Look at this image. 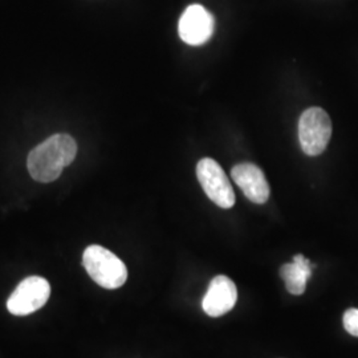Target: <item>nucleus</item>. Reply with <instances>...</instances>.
<instances>
[{
    "instance_id": "1",
    "label": "nucleus",
    "mask_w": 358,
    "mask_h": 358,
    "mask_svg": "<svg viewBox=\"0 0 358 358\" xmlns=\"http://www.w3.org/2000/svg\"><path fill=\"white\" fill-rule=\"evenodd\" d=\"M77 154V143L68 134H55L41 142L28 155V171L31 177L43 183L59 178L65 167L69 166Z\"/></svg>"
},
{
    "instance_id": "2",
    "label": "nucleus",
    "mask_w": 358,
    "mask_h": 358,
    "mask_svg": "<svg viewBox=\"0 0 358 358\" xmlns=\"http://www.w3.org/2000/svg\"><path fill=\"white\" fill-rule=\"evenodd\" d=\"M84 268L92 280L105 289H117L128 279V268L124 262L101 245H90L83 255Z\"/></svg>"
},
{
    "instance_id": "3",
    "label": "nucleus",
    "mask_w": 358,
    "mask_h": 358,
    "mask_svg": "<svg viewBox=\"0 0 358 358\" xmlns=\"http://www.w3.org/2000/svg\"><path fill=\"white\" fill-rule=\"evenodd\" d=\"M332 137V121L321 108H309L299 120V141L309 157L320 155Z\"/></svg>"
},
{
    "instance_id": "4",
    "label": "nucleus",
    "mask_w": 358,
    "mask_h": 358,
    "mask_svg": "<svg viewBox=\"0 0 358 358\" xmlns=\"http://www.w3.org/2000/svg\"><path fill=\"white\" fill-rule=\"evenodd\" d=\"M50 294V282L41 276H29L17 284L7 301V309L13 316L31 315L45 306Z\"/></svg>"
},
{
    "instance_id": "5",
    "label": "nucleus",
    "mask_w": 358,
    "mask_h": 358,
    "mask_svg": "<svg viewBox=\"0 0 358 358\" xmlns=\"http://www.w3.org/2000/svg\"><path fill=\"white\" fill-rule=\"evenodd\" d=\"M196 177L206 195L220 208L235 205V192L224 170L213 158H203L196 165Z\"/></svg>"
},
{
    "instance_id": "6",
    "label": "nucleus",
    "mask_w": 358,
    "mask_h": 358,
    "mask_svg": "<svg viewBox=\"0 0 358 358\" xmlns=\"http://www.w3.org/2000/svg\"><path fill=\"white\" fill-rule=\"evenodd\" d=\"M215 32L214 15L201 4L189 6L178 23L179 38L186 44L198 47L207 43Z\"/></svg>"
},
{
    "instance_id": "7",
    "label": "nucleus",
    "mask_w": 358,
    "mask_h": 358,
    "mask_svg": "<svg viewBox=\"0 0 358 358\" xmlns=\"http://www.w3.org/2000/svg\"><path fill=\"white\" fill-rule=\"evenodd\" d=\"M238 301V289L235 282L224 275L215 276L207 288L202 300V308L210 317H220L229 313Z\"/></svg>"
},
{
    "instance_id": "8",
    "label": "nucleus",
    "mask_w": 358,
    "mask_h": 358,
    "mask_svg": "<svg viewBox=\"0 0 358 358\" xmlns=\"http://www.w3.org/2000/svg\"><path fill=\"white\" fill-rule=\"evenodd\" d=\"M231 177L252 203L263 205L268 201L269 185L260 167L254 164H239L232 167Z\"/></svg>"
},
{
    "instance_id": "9",
    "label": "nucleus",
    "mask_w": 358,
    "mask_h": 358,
    "mask_svg": "<svg viewBox=\"0 0 358 358\" xmlns=\"http://www.w3.org/2000/svg\"><path fill=\"white\" fill-rule=\"evenodd\" d=\"M313 266L301 254L294 256L292 263H287L280 268V278L285 282L287 291L294 296L304 294L307 282L312 278Z\"/></svg>"
},
{
    "instance_id": "10",
    "label": "nucleus",
    "mask_w": 358,
    "mask_h": 358,
    "mask_svg": "<svg viewBox=\"0 0 358 358\" xmlns=\"http://www.w3.org/2000/svg\"><path fill=\"white\" fill-rule=\"evenodd\" d=\"M346 332L358 337V308H350L344 313L343 317Z\"/></svg>"
}]
</instances>
